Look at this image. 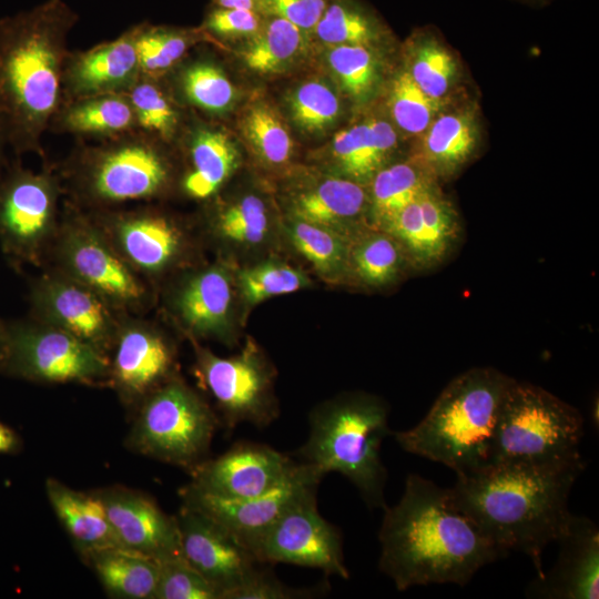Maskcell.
Wrapping results in <instances>:
<instances>
[{
  "label": "cell",
  "mask_w": 599,
  "mask_h": 599,
  "mask_svg": "<svg viewBox=\"0 0 599 599\" xmlns=\"http://www.w3.org/2000/svg\"><path fill=\"white\" fill-rule=\"evenodd\" d=\"M378 539V568L400 591L430 583L463 587L507 556L456 507L449 488L415 474L399 501L384 509Z\"/></svg>",
  "instance_id": "cell-1"
},
{
  "label": "cell",
  "mask_w": 599,
  "mask_h": 599,
  "mask_svg": "<svg viewBox=\"0 0 599 599\" xmlns=\"http://www.w3.org/2000/svg\"><path fill=\"white\" fill-rule=\"evenodd\" d=\"M585 464L564 467L489 465L457 475L453 502L507 555H527L544 576L542 552L564 535L570 490Z\"/></svg>",
  "instance_id": "cell-2"
},
{
  "label": "cell",
  "mask_w": 599,
  "mask_h": 599,
  "mask_svg": "<svg viewBox=\"0 0 599 599\" xmlns=\"http://www.w3.org/2000/svg\"><path fill=\"white\" fill-rule=\"evenodd\" d=\"M77 21L63 0L0 19V118L16 155L44 154L42 139L62 102L68 37Z\"/></svg>",
  "instance_id": "cell-3"
},
{
  "label": "cell",
  "mask_w": 599,
  "mask_h": 599,
  "mask_svg": "<svg viewBox=\"0 0 599 599\" xmlns=\"http://www.w3.org/2000/svg\"><path fill=\"white\" fill-rule=\"evenodd\" d=\"M169 146L139 129L75 145L55 166L64 201L93 212L161 199L175 182Z\"/></svg>",
  "instance_id": "cell-4"
},
{
  "label": "cell",
  "mask_w": 599,
  "mask_h": 599,
  "mask_svg": "<svg viewBox=\"0 0 599 599\" xmlns=\"http://www.w3.org/2000/svg\"><path fill=\"white\" fill-rule=\"evenodd\" d=\"M514 380L493 367L459 374L416 426L394 434L397 444L457 475L486 467L500 406Z\"/></svg>",
  "instance_id": "cell-5"
},
{
  "label": "cell",
  "mask_w": 599,
  "mask_h": 599,
  "mask_svg": "<svg viewBox=\"0 0 599 599\" xmlns=\"http://www.w3.org/2000/svg\"><path fill=\"white\" fill-rule=\"evenodd\" d=\"M308 422V437L297 453L301 461L323 475L339 473L369 508L385 509L387 470L380 446L390 430L384 402L364 393L344 394L314 408Z\"/></svg>",
  "instance_id": "cell-6"
},
{
  "label": "cell",
  "mask_w": 599,
  "mask_h": 599,
  "mask_svg": "<svg viewBox=\"0 0 599 599\" xmlns=\"http://www.w3.org/2000/svg\"><path fill=\"white\" fill-rule=\"evenodd\" d=\"M582 435L578 409L541 387L514 380L500 406L487 466L581 465Z\"/></svg>",
  "instance_id": "cell-7"
},
{
  "label": "cell",
  "mask_w": 599,
  "mask_h": 599,
  "mask_svg": "<svg viewBox=\"0 0 599 599\" xmlns=\"http://www.w3.org/2000/svg\"><path fill=\"white\" fill-rule=\"evenodd\" d=\"M125 446L133 453L189 473L207 459L220 425L207 402L177 374L131 414Z\"/></svg>",
  "instance_id": "cell-8"
},
{
  "label": "cell",
  "mask_w": 599,
  "mask_h": 599,
  "mask_svg": "<svg viewBox=\"0 0 599 599\" xmlns=\"http://www.w3.org/2000/svg\"><path fill=\"white\" fill-rule=\"evenodd\" d=\"M45 265L122 315H143L154 302L155 290L122 260L85 211L65 201Z\"/></svg>",
  "instance_id": "cell-9"
},
{
  "label": "cell",
  "mask_w": 599,
  "mask_h": 599,
  "mask_svg": "<svg viewBox=\"0 0 599 599\" xmlns=\"http://www.w3.org/2000/svg\"><path fill=\"white\" fill-rule=\"evenodd\" d=\"M63 197L55 166H11L0 177V246L14 263L45 265Z\"/></svg>",
  "instance_id": "cell-10"
},
{
  "label": "cell",
  "mask_w": 599,
  "mask_h": 599,
  "mask_svg": "<svg viewBox=\"0 0 599 599\" xmlns=\"http://www.w3.org/2000/svg\"><path fill=\"white\" fill-rule=\"evenodd\" d=\"M3 374L37 384L109 387V356L65 331L37 321L8 323Z\"/></svg>",
  "instance_id": "cell-11"
},
{
  "label": "cell",
  "mask_w": 599,
  "mask_h": 599,
  "mask_svg": "<svg viewBox=\"0 0 599 599\" xmlns=\"http://www.w3.org/2000/svg\"><path fill=\"white\" fill-rule=\"evenodd\" d=\"M87 213L122 260L153 288L190 257L186 230L156 207L136 204Z\"/></svg>",
  "instance_id": "cell-12"
},
{
  "label": "cell",
  "mask_w": 599,
  "mask_h": 599,
  "mask_svg": "<svg viewBox=\"0 0 599 599\" xmlns=\"http://www.w3.org/2000/svg\"><path fill=\"white\" fill-rule=\"evenodd\" d=\"M195 375L210 393L224 425L268 426L278 415L273 369L254 344L232 357H220L195 345Z\"/></svg>",
  "instance_id": "cell-13"
},
{
  "label": "cell",
  "mask_w": 599,
  "mask_h": 599,
  "mask_svg": "<svg viewBox=\"0 0 599 599\" xmlns=\"http://www.w3.org/2000/svg\"><path fill=\"white\" fill-rule=\"evenodd\" d=\"M317 488L309 487L285 508L253 554L261 564L296 565L348 579L341 531L319 514Z\"/></svg>",
  "instance_id": "cell-14"
},
{
  "label": "cell",
  "mask_w": 599,
  "mask_h": 599,
  "mask_svg": "<svg viewBox=\"0 0 599 599\" xmlns=\"http://www.w3.org/2000/svg\"><path fill=\"white\" fill-rule=\"evenodd\" d=\"M29 302L32 318L110 355L124 315L84 285L47 267L31 282Z\"/></svg>",
  "instance_id": "cell-15"
},
{
  "label": "cell",
  "mask_w": 599,
  "mask_h": 599,
  "mask_svg": "<svg viewBox=\"0 0 599 599\" xmlns=\"http://www.w3.org/2000/svg\"><path fill=\"white\" fill-rule=\"evenodd\" d=\"M109 361V387L130 414L177 375L173 343L142 315L122 317Z\"/></svg>",
  "instance_id": "cell-16"
},
{
  "label": "cell",
  "mask_w": 599,
  "mask_h": 599,
  "mask_svg": "<svg viewBox=\"0 0 599 599\" xmlns=\"http://www.w3.org/2000/svg\"><path fill=\"white\" fill-rule=\"evenodd\" d=\"M175 517L183 558L223 599L258 571L261 562L253 552L209 515L182 504Z\"/></svg>",
  "instance_id": "cell-17"
},
{
  "label": "cell",
  "mask_w": 599,
  "mask_h": 599,
  "mask_svg": "<svg viewBox=\"0 0 599 599\" xmlns=\"http://www.w3.org/2000/svg\"><path fill=\"white\" fill-rule=\"evenodd\" d=\"M295 465L296 461L267 445L236 443L190 471L192 479L186 486L220 499H248L280 484Z\"/></svg>",
  "instance_id": "cell-18"
},
{
  "label": "cell",
  "mask_w": 599,
  "mask_h": 599,
  "mask_svg": "<svg viewBox=\"0 0 599 599\" xmlns=\"http://www.w3.org/2000/svg\"><path fill=\"white\" fill-rule=\"evenodd\" d=\"M323 477L318 470L300 461L280 484L253 498L220 499L187 486L181 488L180 497L183 505L219 521L253 552L260 538L285 508L306 489L318 486Z\"/></svg>",
  "instance_id": "cell-19"
},
{
  "label": "cell",
  "mask_w": 599,
  "mask_h": 599,
  "mask_svg": "<svg viewBox=\"0 0 599 599\" xmlns=\"http://www.w3.org/2000/svg\"><path fill=\"white\" fill-rule=\"evenodd\" d=\"M234 280L222 263L193 268L169 290L167 309L192 338L230 341Z\"/></svg>",
  "instance_id": "cell-20"
},
{
  "label": "cell",
  "mask_w": 599,
  "mask_h": 599,
  "mask_svg": "<svg viewBox=\"0 0 599 599\" xmlns=\"http://www.w3.org/2000/svg\"><path fill=\"white\" fill-rule=\"evenodd\" d=\"M103 504L122 547L158 561L182 556L175 515H169L149 495L124 486L92 490Z\"/></svg>",
  "instance_id": "cell-21"
},
{
  "label": "cell",
  "mask_w": 599,
  "mask_h": 599,
  "mask_svg": "<svg viewBox=\"0 0 599 599\" xmlns=\"http://www.w3.org/2000/svg\"><path fill=\"white\" fill-rule=\"evenodd\" d=\"M460 229L456 211L436 185L382 227L400 244L413 270H429L443 263L456 246Z\"/></svg>",
  "instance_id": "cell-22"
},
{
  "label": "cell",
  "mask_w": 599,
  "mask_h": 599,
  "mask_svg": "<svg viewBox=\"0 0 599 599\" xmlns=\"http://www.w3.org/2000/svg\"><path fill=\"white\" fill-rule=\"evenodd\" d=\"M138 31L139 24H135L113 40L87 50L70 51L63 69L62 102L125 93L141 75Z\"/></svg>",
  "instance_id": "cell-23"
},
{
  "label": "cell",
  "mask_w": 599,
  "mask_h": 599,
  "mask_svg": "<svg viewBox=\"0 0 599 599\" xmlns=\"http://www.w3.org/2000/svg\"><path fill=\"white\" fill-rule=\"evenodd\" d=\"M558 559L551 571L529 586L531 596L550 599H597L599 596V531L589 518L571 515L557 541Z\"/></svg>",
  "instance_id": "cell-24"
},
{
  "label": "cell",
  "mask_w": 599,
  "mask_h": 599,
  "mask_svg": "<svg viewBox=\"0 0 599 599\" xmlns=\"http://www.w3.org/2000/svg\"><path fill=\"white\" fill-rule=\"evenodd\" d=\"M369 199L363 184L329 176L297 194L295 219L313 223L353 240L369 223Z\"/></svg>",
  "instance_id": "cell-25"
},
{
  "label": "cell",
  "mask_w": 599,
  "mask_h": 599,
  "mask_svg": "<svg viewBox=\"0 0 599 599\" xmlns=\"http://www.w3.org/2000/svg\"><path fill=\"white\" fill-rule=\"evenodd\" d=\"M187 166L179 180L182 193L204 201L212 197L234 172L238 152L222 130L196 124L186 132Z\"/></svg>",
  "instance_id": "cell-26"
},
{
  "label": "cell",
  "mask_w": 599,
  "mask_h": 599,
  "mask_svg": "<svg viewBox=\"0 0 599 599\" xmlns=\"http://www.w3.org/2000/svg\"><path fill=\"white\" fill-rule=\"evenodd\" d=\"M45 493L82 559L101 549L122 547L103 504L92 490H75L50 477L45 480Z\"/></svg>",
  "instance_id": "cell-27"
},
{
  "label": "cell",
  "mask_w": 599,
  "mask_h": 599,
  "mask_svg": "<svg viewBox=\"0 0 599 599\" xmlns=\"http://www.w3.org/2000/svg\"><path fill=\"white\" fill-rule=\"evenodd\" d=\"M135 129V116L128 95L108 93L62 102L50 122L48 132L99 141Z\"/></svg>",
  "instance_id": "cell-28"
},
{
  "label": "cell",
  "mask_w": 599,
  "mask_h": 599,
  "mask_svg": "<svg viewBox=\"0 0 599 599\" xmlns=\"http://www.w3.org/2000/svg\"><path fill=\"white\" fill-rule=\"evenodd\" d=\"M410 268L400 244L382 229L368 226L351 241L348 282L382 290L399 282Z\"/></svg>",
  "instance_id": "cell-29"
},
{
  "label": "cell",
  "mask_w": 599,
  "mask_h": 599,
  "mask_svg": "<svg viewBox=\"0 0 599 599\" xmlns=\"http://www.w3.org/2000/svg\"><path fill=\"white\" fill-rule=\"evenodd\" d=\"M420 153L415 160L435 179L455 174L473 155L478 131L468 111L445 113L424 132Z\"/></svg>",
  "instance_id": "cell-30"
},
{
  "label": "cell",
  "mask_w": 599,
  "mask_h": 599,
  "mask_svg": "<svg viewBox=\"0 0 599 599\" xmlns=\"http://www.w3.org/2000/svg\"><path fill=\"white\" fill-rule=\"evenodd\" d=\"M83 561L92 568L105 593L118 599H153L160 561L124 547L89 554Z\"/></svg>",
  "instance_id": "cell-31"
},
{
  "label": "cell",
  "mask_w": 599,
  "mask_h": 599,
  "mask_svg": "<svg viewBox=\"0 0 599 599\" xmlns=\"http://www.w3.org/2000/svg\"><path fill=\"white\" fill-rule=\"evenodd\" d=\"M396 133L383 120L358 123L339 131L332 143L333 156L347 179L370 182L396 148Z\"/></svg>",
  "instance_id": "cell-32"
},
{
  "label": "cell",
  "mask_w": 599,
  "mask_h": 599,
  "mask_svg": "<svg viewBox=\"0 0 599 599\" xmlns=\"http://www.w3.org/2000/svg\"><path fill=\"white\" fill-rule=\"evenodd\" d=\"M369 223L382 229L424 191L435 186V177L417 162L382 167L370 180Z\"/></svg>",
  "instance_id": "cell-33"
},
{
  "label": "cell",
  "mask_w": 599,
  "mask_h": 599,
  "mask_svg": "<svg viewBox=\"0 0 599 599\" xmlns=\"http://www.w3.org/2000/svg\"><path fill=\"white\" fill-rule=\"evenodd\" d=\"M176 67L167 74H173L171 83L184 104L209 114L223 113L233 104V83L216 63L197 59Z\"/></svg>",
  "instance_id": "cell-34"
},
{
  "label": "cell",
  "mask_w": 599,
  "mask_h": 599,
  "mask_svg": "<svg viewBox=\"0 0 599 599\" xmlns=\"http://www.w3.org/2000/svg\"><path fill=\"white\" fill-rule=\"evenodd\" d=\"M125 94L134 112L136 129L169 145L175 143L182 132V114L162 79L140 75Z\"/></svg>",
  "instance_id": "cell-35"
},
{
  "label": "cell",
  "mask_w": 599,
  "mask_h": 599,
  "mask_svg": "<svg viewBox=\"0 0 599 599\" xmlns=\"http://www.w3.org/2000/svg\"><path fill=\"white\" fill-rule=\"evenodd\" d=\"M287 236L294 248L329 282H348L351 240L329 229L293 219Z\"/></svg>",
  "instance_id": "cell-36"
},
{
  "label": "cell",
  "mask_w": 599,
  "mask_h": 599,
  "mask_svg": "<svg viewBox=\"0 0 599 599\" xmlns=\"http://www.w3.org/2000/svg\"><path fill=\"white\" fill-rule=\"evenodd\" d=\"M270 19L243 53L246 65L260 73L278 72L291 64L305 47L306 32L290 21Z\"/></svg>",
  "instance_id": "cell-37"
},
{
  "label": "cell",
  "mask_w": 599,
  "mask_h": 599,
  "mask_svg": "<svg viewBox=\"0 0 599 599\" xmlns=\"http://www.w3.org/2000/svg\"><path fill=\"white\" fill-rule=\"evenodd\" d=\"M196 40L195 31L139 23L136 50L141 75L164 78Z\"/></svg>",
  "instance_id": "cell-38"
},
{
  "label": "cell",
  "mask_w": 599,
  "mask_h": 599,
  "mask_svg": "<svg viewBox=\"0 0 599 599\" xmlns=\"http://www.w3.org/2000/svg\"><path fill=\"white\" fill-rule=\"evenodd\" d=\"M210 232L231 244L255 246L270 233V217L264 202L247 195L216 210L209 221Z\"/></svg>",
  "instance_id": "cell-39"
},
{
  "label": "cell",
  "mask_w": 599,
  "mask_h": 599,
  "mask_svg": "<svg viewBox=\"0 0 599 599\" xmlns=\"http://www.w3.org/2000/svg\"><path fill=\"white\" fill-rule=\"evenodd\" d=\"M314 31L324 43L333 47H369L379 35L377 21L359 6L347 0L327 1Z\"/></svg>",
  "instance_id": "cell-40"
},
{
  "label": "cell",
  "mask_w": 599,
  "mask_h": 599,
  "mask_svg": "<svg viewBox=\"0 0 599 599\" xmlns=\"http://www.w3.org/2000/svg\"><path fill=\"white\" fill-rule=\"evenodd\" d=\"M309 284L311 280L303 271L276 261L245 267L237 275L238 290L248 306L276 295L294 293Z\"/></svg>",
  "instance_id": "cell-41"
},
{
  "label": "cell",
  "mask_w": 599,
  "mask_h": 599,
  "mask_svg": "<svg viewBox=\"0 0 599 599\" xmlns=\"http://www.w3.org/2000/svg\"><path fill=\"white\" fill-rule=\"evenodd\" d=\"M245 135L270 164H283L292 155L293 142L277 114L265 104L252 106L243 120Z\"/></svg>",
  "instance_id": "cell-42"
},
{
  "label": "cell",
  "mask_w": 599,
  "mask_h": 599,
  "mask_svg": "<svg viewBox=\"0 0 599 599\" xmlns=\"http://www.w3.org/2000/svg\"><path fill=\"white\" fill-rule=\"evenodd\" d=\"M409 74L424 93L439 101L453 83L456 63L436 40L425 38L417 45Z\"/></svg>",
  "instance_id": "cell-43"
},
{
  "label": "cell",
  "mask_w": 599,
  "mask_h": 599,
  "mask_svg": "<svg viewBox=\"0 0 599 599\" xmlns=\"http://www.w3.org/2000/svg\"><path fill=\"white\" fill-rule=\"evenodd\" d=\"M438 109V101L424 93L409 72L395 79L390 94V111L396 124L407 133H424Z\"/></svg>",
  "instance_id": "cell-44"
},
{
  "label": "cell",
  "mask_w": 599,
  "mask_h": 599,
  "mask_svg": "<svg viewBox=\"0 0 599 599\" xmlns=\"http://www.w3.org/2000/svg\"><path fill=\"white\" fill-rule=\"evenodd\" d=\"M364 45H337L328 53V63L342 88L353 98L363 99L374 89L377 65Z\"/></svg>",
  "instance_id": "cell-45"
},
{
  "label": "cell",
  "mask_w": 599,
  "mask_h": 599,
  "mask_svg": "<svg viewBox=\"0 0 599 599\" xmlns=\"http://www.w3.org/2000/svg\"><path fill=\"white\" fill-rule=\"evenodd\" d=\"M291 111L300 126L307 131H318L337 119L339 101L329 87L319 81H309L293 93Z\"/></svg>",
  "instance_id": "cell-46"
},
{
  "label": "cell",
  "mask_w": 599,
  "mask_h": 599,
  "mask_svg": "<svg viewBox=\"0 0 599 599\" xmlns=\"http://www.w3.org/2000/svg\"><path fill=\"white\" fill-rule=\"evenodd\" d=\"M153 599H223V597L217 588L180 557L160 561V575Z\"/></svg>",
  "instance_id": "cell-47"
},
{
  "label": "cell",
  "mask_w": 599,
  "mask_h": 599,
  "mask_svg": "<svg viewBox=\"0 0 599 599\" xmlns=\"http://www.w3.org/2000/svg\"><path fill=\"white\" fill-rule=\"evenodd\" d=\"M262 27L261 13L242 9L216 8L203 22V29L220 37L254 35Z\"/></svg>",
  "instance_id": "cell-48"
},
{
  "label": "cell",
  "mask_w": 599,
  "mask_h": 599,
  "mask_svg": "<svg viewBox=\"0 0 599 599\" xmlns=\"http://www.w3.org/2000/svg\"><path fill=\"white\" fill-rule=\"evenodd\" d=\"M327 0H261L262 13L283 18L306 33L314 31Z\"/></svg>",
  "instance_id": "cell-49"
},
{
  "label": "cell",
  "mask_w": 599,
  "mask_h": 599,
  "mask_svg": "<svg viewBox=\"0 0 599 599\" xmlns=\"http://www.w3.org/2000/svg\"><path fill=\"white\" fill-rule=\"evenodd\" d=\"M316 595L311 589L291 588L271 572L258 571L243 586L233 591L229 599H298Z\"/></svg>",
  "instance_id": "cell-50"
},
{
  "label": "cell",
  "mask_w": 599,
  "mask_h": 599,
  "mask_svg": "<svg viewBox=\"0 0 599 599\" xmlns=\"http://www.w3.org/2000/svg\"><path fill=\"white\" fill-rule=\"evenodd\" d=\"M22 440L10 426L0 422V455H13L21 450Z\"/></svg>",
  "instance_id": "cell-51"
},
{
  "label": "cell",
  "mask_w": 599,
  "mask_h": 599,
  "mask_svg": "<svg viewBox=\"0 0 599 599\" xmlns=\"http://www.w3.org/2000/svg\"><path fill=\"white\" fill-rule=\"evenodd\" d=\"M219 8L242 9L262 13L261 0H213Z\"/></svg>",
  "instance_id": "cell-52"
},
{
  "label": "cell",
  "mask_w": 599,
  "mask_h": 599,
  "mask_svg": "<svg viewBox=\"0 0 599 599\" xmlns=\"http://www.w3.org/2000/svg\"><path fill=\"white\" fill-rule=\"evenodd\" d=\"M8 351V323L0 321V373H2Z\"/></svg>",
  "instance_id": "cell-53"
},
{
  "label": "cell",
  "mask_w": 599,
  "mask_h": 599,
  "mask_svg": "<svg viewBox=\"0 0 599 599\" xmlns=\"http://www.w3.org/2000/svg\"><path fill=\"white\" fill-rule=\"evenodd\" d=\"M8 146H9V142H8L7 131L0 118V171L4 163V152Z\"/></svg>",
  "instance_id": "cell-54"
}]
</instances>
